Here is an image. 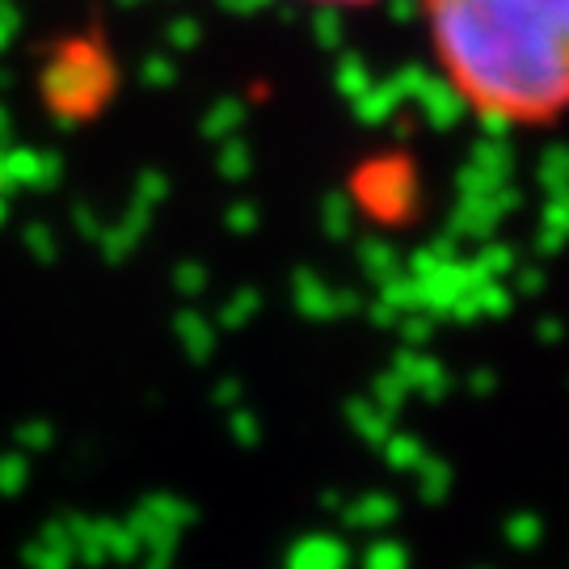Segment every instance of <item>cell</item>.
I'll return each mask as SVG.
<instances>
[{"label": "cell", "instance_id": "1", "mask_svg": "<svg viewBox=\"0 0 569 569\" xmlns=\"http://www.w3.org/2000/svg\"><path fill=\"white\" fill-rule=\"evenodd\" d=\"M439 84L510 131L569 119V0H418Z\"/></svg>", "mask_w": 569, "mask_h": 569}, {"label": "cell", "instance_id": "2", "mask_svg": "<svg viewBox=\"0 0 569 569\" xmlns=\"http://www.w3.org/2000/svg\"><path fill=\"white\" fill-rule=\"evenodd\" d=\"M296 4H308V9H371L380 0H296Z\"/></svg>", "mask_w": 569, "mask_h": 569}]
</instances>
